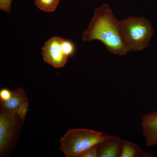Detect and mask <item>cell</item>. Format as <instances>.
Masks as SVG:
<instances>
[{"label":"cell","instance_id":"2","mask_svg":"<svg viewBox=\"0 0 157 157\" xmlns=\"http://www.w3.org/2000/svg\"><path fill=\"white\" fill-rule=\"evenodd\" d=\"M121 37L130 51L143 50L149 45L154 29L151 23L142 17L129 16L119 21Z\"/></svg>","mask_w":157,"mask_h":157},{"label":"cell","instance_id":"6","mask_svg":"<svg viewBox=\"0 0 157 157\" xmlns=\"http://www.w3.org/2000/svg\"><path fill=\"white\" fill-rule=\"evenodd\" d=\"M141 124L146 145H157V110L147 113L142 116Z\"/></svg>","mask_w":157,"mask_h":157},{"label":"cell","instance_id":"5","mask_svg":"<svg viewBox=\"0 0 157 157\" xmlns=\"http://www.w3.org/2000/svg\"><path fill=\"white\" fill-rule=\"evenodd\" d=\"M64 40L61 37L54 36L49 38L42 48L44 61L56 68L63 67L67 61V57L62 47Z\"/></svg>","mask_w":157,"mask_h":157},{"label":"cell","instance_id":"14","mask_svg":"<svg viewBox=\"0 0 157 157\" xmlns=\"http://www.w3.org/2000/svg\"><path fill=\"white\" fill-rule=\"evenodd\" d=\"M12 0H0V9L8 13L11 10V4Z\"/></svg>","mask_w":157,"mask_h":157},{"label":"cell","instance_id":"4","mask_svg":"<svg viewBox=\"0 0 157 157\" xmlns=\"http://www.w3.org/2000/svg\"><path fill=\"white\" fill-rule=\"evenodd\" d=\"M24 122L16 113L0 106V157H8L14 149Z\"/></svg>","mask_w":157,"mask_h":157},{"label":"cell","instance_id":"7","mask_svg":"<svg viewBox=\"0 0 157 157\" xmlns=\"http://www.w3.org/2000/svg\"><path fill=\"white\" fill-rule=\"evenodd\" d=\"M122 139L105 132L103 140L97 144L99 157H120Z\"/></svg>","mask_w":157,"mask_h":157},{"label":"cell","instance_id":"8","mask_svg":"<svg viewBox=\"0 0 157 157\" xmlns=\"http://www.w3.org/2000/svg\"><path fill=\"white\" fill-rule=\"evenodd\" d=\"M28 101L24 90L21 88H18L11 91V96L9 99L6 101H0V106L11 112L16 113L23 103Z\"/></svg>","mask_w":157,"mask_h":157},{"label":"cell","instance_id":"3","mask_svg":"<svg viewBox=\"0 0 157 157\" xmlns=\"http://www.w3.org/2000/svg\"><path fill=\"white\" fill-rule=\"evenodd\" d=\"M105 132L83 128L70 129L60 139V150L66 157H81L92 146L102 141Z\"/></svg>","mask_w":157,"mask_h":157},{"label":"cell","instance_id":"12","mask_svg":"<svg viewBox=\"0 0 157 157\" xmlns=\"http://www.w3.org/2000/svg\"><path fill=\"white\" fill-rule=\"evenodd\" d=\"M97 145L96 144L92 147L81 157H99Z\"/></svg>","mask_w":157,"mask_h":157},{"label":"cell","instance_id":"10","mask_svg":"<svg viewBox=\"0 0 157 157\" xmlns=\"http://www.w3.org/2000/svg\"><path fill=\"white\" fill-rule=\"evenodd\" d=\"M59 0H35V3L40 9L46 12H53L57 6Z\"/></svg>","mask_w":157,"mask_h":157},{"label":"cell","instance_id":"13","mask_svg":"<svg viewBox=\"0 0 157 157\" xmlns=\"http://www.w3.org/2000/svg\"><path fill=\"white\" fill-rule=\"evenodd\" d=\"M62 47L64 53L67 56L72 52L73 50L72 44L70 42L65 40L62 43Z\"/></svg>","mask_w":157,"mask_h":157},{"label":"cell","instance_id":"9","mask_svg":"<svg viewBox=\"0 0 157 157\" xmlns=\"http://www.w3.org/2000/svg\"><path fill=\"white\" fill-rule=\"evenodd\" d=\"M152 153L144 152L134 143L122 139L120 157H152Z\"/></svg>","mask_w":157,"mask_h":157},{"label":"cell","instance_id":"1","mask_svg":"<svg viewBox=\"0 0 157 157\" xmlns=\"http://www.w3.org/2000/svg\"><path fill=\"white\" fill-rule=\"evenodd\" d=\"M119 21L109 5L103 4L95 9L93 18L83 33L82 40H99L111 53L119 55L126 54L130 51L121 37Z\"/></svg>","mask_w":157,"mask_h":157},{"label":"cell","instance_id":"11","mask_svg":"<svg viewBox=\"0 0 157 157\" xmlns=\"http://www.w3.org/2000/svg\"><path fill=\"white\" fill-rule=\"evenodd\" d=\"M28 102L24 103L19 108L16 112L19 117L24 122L28 110Z\"/></svg>","mask_w":157,"mask_h":157},{"label":"cell","instance_id":"15","mask_svg":"<svg viewBox=\"0 0 157 157\" xmlns=\"http://www.w3.org/2000/svg\"><path fill=\"white\" fill-rule=\"evenodd\" d=\"M11 91L6 89H3L0 91V101H6L10 98Z\"/></svg>","mask_w":157,"mask_h":157}]
</instances>
